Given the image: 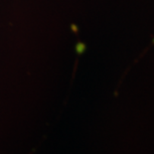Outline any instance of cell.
Segmentation results:
<instances>
[{"label": "cell", "instance_id": "6da1fadb", "mask_svg": "<svg viewBox=\"0 0 154 154\" xmlns=\"http://www.w3.org/2000/svg\"><path fill=\"white\" fill-rule=\"evenodd\" d=\"M76 50H77V53L79 55L83 54L85 51H86V45L84 43H78L77 44V47H76Z\"/></svg>", "mask_w": 154, "mask_h": 154}]
</instances>
